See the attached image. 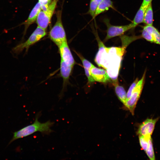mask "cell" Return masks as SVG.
Listing matches in <instances>:
<instances>
[{
    "label": "cell",
    "mask_w": 160,
    "mask_h": 160,
    "mask_svg": "<svg viewBox=\"0 0 160 160\" xmlns=\"http://www.w3.org/2000/svg\"><path fill=\"white\" fill-rule=\"evenodd\" d=\"M146 72V70L145 71L141 78L137 82L130 98L127 101L124 105L133 115L134 114L135 108L140 97L144 85Z\"/></svg>",
    "instance_id": "obj_5"
},
{
    "label": "cell",
    "mask_w": 160,
    "mask_h": 160,
    "mask_svg": "<svg viewBox=\"0 0 160 160\" xmlns=\"http://www.w3.org/2000/svg\"><path fill=\"white\" fill-rule=\"evenodd\" d=\"M73 67L67 64L60 60V74L64 83L68 81Z\"/></svg>",
    "instance_id": "obj_11"
},
{
    "label": "cell",
    "mask_w": 160,
    "mask_h": 160,
    "mask_svg": "<svg viewBox=\"0 0 160 160\" xmlns=\"http://www.w3.org/2000/svg\"><path fill=\"white\" fill-rule=\"evenodd\" d=\"M58 1L52 0L46 11L41 10L40 11L36 20L38 26L46 30L50 23Z\"/></svg>",
    "instance_id": "obj_4"
},
{
    "label": "cell",
    "mask_w": 160,
    "mask_h": 160,
    "mask_svg": "<svg viewBox=\"0 0 160 160\" xmlns=\"http://www.w3.org/2000/svg\"><path fill=\"white\" fill-rule=\"evenodd\" d=\"M151 137V136H139V140L140 145L142 149L145 152L148 147Z\"/></svg>",
    "instance_id": "obj_19"
},
{
    "label": "cell",
    "mask_w": 160,
    "mask_h": 160,
    "mask_svg": "<svg viewBox=\"0 0 160 160\" xmlns=\"http://www.w3.org/2000/svg\"><path fill=\"white\" fill-rule=\"evenodd\" d=\"M94 33L99 47L98 51L95 57V61L98 66L100 67L101 56L103 53L105 51V49L106 47L100 39L97 32L95 31Z\"/></svg>",
    "instance_id": "obj_13"
},
{
    "label": "cell",
    "mask_w": 160,
    "mask_h": 160,
    "mask_svg": "<svg viewBox=\"0 0 160 160\" xmlns=\"http://www.w3.org/2000/svg\"><path fill=\"white\" fill-rule=\"evenodd\" d=\"M110 8H113V3L111 0H102L96 9L94 18L99 14L108 10Z\"/></svg>",
    "instance_id": "obj_14"
},
{
    "label": "cell",
    "mask_w": 160,
    "mask_h": 160,
    "mask_svg": "<svg viewBox=\"0 0 160 160\" xmlns=\"http://www.w3.org/2000/svg\"><path fill=\"white\" fill-rule=\"evenodd\" d=\"M158 118L148 119L140 126L137 133L139 136H151Z\"/></svg>",
    "instance_id": "obj_8"
},
{
    "label": "cell",
    "mask_w": 160,
    "mask_h": 160,
    "mask_svg": "<svg viewBox=\"0 0 160 160\" xmlns=\"http://www.w3.org/2000/svg\"><path fill=\"white\" fill-rule=\"evenodd\" d=\"M57 20L49 31L50 39L58 47L67 41L66 36L62 21V11L58 10L56 13Z\"/></svg>",
    "instance_id": "obj_2"
},
{
    "label": "cell",
    "mask_w": 160,
    "mask_h": 160,
    "mask_svg": "<svg viewBox=\"0 0 160 160\" xmlns=\"http://www.w3.org/2000/svg\"><path fill=\"white\" fill-rule=\"evenodd\" d=\"M151 34L154 43L160 45V33L152 25H146L143 27Z\"/></svg>",
    "instance_id": "obj_17"
},
{
    "label": "cell",
    "mask_w": 160,
    "mask_h": 160,
    "mask_svg": "<svg viewBox=\"0 0 160 160\" xmlns=\"http://www.w3.org/2000/svg\"><path fill=\"white\" fill-rule=\"evenodd\" d=\"M86 76L87 77L88 83L89 84L93 83L95 81L89 71V70L85 68H84Z\"/></svg>",
    "instance_id": "obj_25"
},
{
    "label": "cell",
    "mask_w": 160,
    "mask_h": 160,
    "mask_svg": "<svg viewBox=\"0 0 160 160\" xmlns=\"http://www.w3.org/2000/svg\"><path fill=\"white\" fill-rule=\"evenodd\" d=\"M153 21V10L151 2L148 5L145 11L143 23L146 25H152Z\"/></svg>",
    "instance_id": "obj_15"
},
{
    "label": "cell",
    "mask_w": 160,
    "mask_h": 160,
    "mask_svg": "<svg viewBox=\"0 0 160 160\" xmlns=\"http://www.w3.org/2000/svg\"><path fill=\"white\" fill-rule=\"evenodd\" d=\"M78 56L80 59L83 64L84 68L90 70L94 66L91 62L85 58L81 54L76 52Z\"/></svg>",
    "instance_id": "obj_21"
},
{
    "label": "cell",
    "mask_w": 160,
    "mask_h": 160,
    "mask_svg": "<svg viewBox=\"0 0 160 160\" xmlns=\"http://www.w3.org/2000/svg\"><path fill=\"white\" fill-rule=\"evenodd\" d=\"M58 47L61 60L67 64L73 67L75 62L67 41L63 43Z\"/></svg>",
    "instance_id": "obj_7"
},
{
    "label": "cell",
    "mask_w": 160,
    "mask_h": 160,
    "mask_svg": "<svg viewBox=\"0 0 160 160\" xmlns=\"http://www.w3.org/2000/svg\"><path fill=\"white\" fill-rule=\"evenodd\" d=\"M102 0H90L88 13L93 18L98 5Z\"/></svg>",
    "instance_id": "obj_18"
},
{
    "label": "cell",
    "mask_w": 160,
    "mask_h": 160,
    "mask_svg": "<svg viewBox=\"0 0 160 160\" xmlns=\"http://www.w3.org/2000/svg\"><path fill=\"white\" fill-rule=\"evenodd\" d=\"M103 21L107 27V35L104 39L106 42L113 37L121 36L129 30L133 28L132 23L124 25H111L108 18H105Z\"/></svg>",
    "instance_id": "obj_6"
},
{
    "label": "cell",
    "mask_w": 160,
    "mask_h": 160,
    "mask_svg": "<svg viewBox=\"0 0 160 160\" xmlns=\"http://www.w3.org/2000/svg\"><path fill=\"white\" fill-rule=\"evenodd\" d=\"M46 34V30L38 26L26 41L17 44L12 48V52L17 55L24 49L27 51L31 46L39 41Z\"/></svg>",
    "instance_id": "obj_3"
},
{
    "label": "cell",
    "mask_w": 160,
    "mask_h": 160,
    "mask_svg": "<svg viewBox=\"0 0 160 160\" xmlns=\"http://www.w3.org/2000/svg\"><path fill=\"white\" fill-rule=\"evenodd\" d=\"M138 81V78H137L130 86L127 93L126 101L131 97L133 91Z\"/></svg>",
    "instance_id": "obj_23"
},
{
    "label": "cell",
    "mask_w": 160,
    "mask_h": 160,
    "mask_svg": "<svg viewBox=\"0 0 160 160\" xmlns=\"http://www.w3.org/2000/svg\"><path fill=\"white\" fill-rule=\"evenodd\" d=\"M40 113L36 114L35 121L29 125L14 132L13 137L8 145L15 140L29 136L37 132L43 134L48 135L52 131L51 127L53 125V122L49 120L44 123H41L38 120Z\"/></svg>",
    "instance_id": "obj_1"
},
{
    "label": "cell",
    "mask_w": 160,
    "mask_h": 160,
    "mask_svg": "<svg viewBox=\"0 0 160 160\" xmlns=\"http://www.w3.org/2000/svg\"><path fill=\"white\" fill-rule=\"evenodd\" d=\"M145 152L150 160H154L155 159L151 137L149 140L148 146Z\"/></svg>",
    "instance_id": "obj_20"
},
{
    "label": "cell",
    "mask_w": 160,
    "mask_h": 160,
    "mask_svg": "<svg viewBox=\"0 0 160 160\" xmlns=\"http://www.w3.org/2000/svg\"><path fill=\"white\" fill-rule=\"evenodd\" d=\"M116 93L119 99L125 105L126 102L127 93L124 88L118 84L117 79L113 81Z\"/></svg>",
    "instance_id": "obj_12"
},
{
    "label": "cell",
    "mask_w": 160,
    "mask_h": 160,
    "mask_svg": "<svg viewBox=\"0 0 160 160\" xmlns=\"http://www.w3.org/2000/svg\"><path fill=\"white\" fill-rule=\"evenodd\" d=\"M147 8L141 6L137 11L132 22L134 28L143 22L144 13Z\"/></svg>",
    "instance_id": "obj_16"
},
{
    "label": "cell",
    "mask_w": 160,
    "mask_h": 160,
    "mask_svg": "<svg viewBox=\"0 0 160 160\" xmlns=\"http://www.w3.org/2000/svg\"><path fill=\"white\" fill-rule=\"evenodd\" d=\"M41 10L40 5L38 2L32 10L27 19L21 24L25 26L24 34L30 25L36 21L38 14Z\"/></svg>",
    "instance_id": "obj_10"
},
{
    "label": "cell",
    "mask_w": 160,
    "mask_h": 160,
    "mask_svg": "<svg viewBox=\"0 0 160 160\" xmlns=\"http://www.w3.org/2000/svg\"><path fill=\"white\" fill-rule=\"evenodd\" d=\"M51 1L52 0H38L41 10L46 11Z\"/></svg>",
    "instance_id": "obj_24"
},
{
    "label": "cell",
    "mask_w": 160,
    "mask_h": 160,
    "mask_svg": "<svg viewBox=\"0 0 160 160\" xmlns=\"http://www.w3.org/2000/svg\"><path fill=\"white\" fill-rule=\"evenodd\" d=\"M90 74L95 81L106 83L110 81L111 78L105 70L93 66L90 70Z\"/></svg>",
    "instance_id": "obj_9"
},
{
    "label": "cell",
    "mask_w": 160,
    "mask_h": 160,
    "mask_svg": "<svg viewBox=\"0 0 160 160\" xmlns=\"http://www.w3.org/2000/svg\"><path fill=\"white\" fill-rule=\"evenodd\" d=\"M142 37L147 41L154 43V40L151 33L143 28L142 32Z\"/></svg>",
    "instance_id": "obj_22"
}]
</instances>
